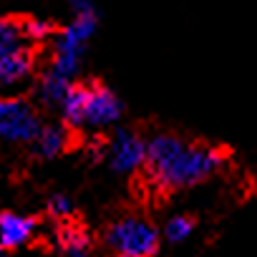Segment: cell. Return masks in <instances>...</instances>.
Masks as SVG:
<instances>
[{
  "label": "cell",
  "instance_id": "1",
  "mask_svg": "<svg viewBox=\"0 0 257 257\" xmlns=\"http://www.w3.org/2000/svg\"><path fill=\"white\" fill-rule=\"evenodd\" d=\"M224 154L207 144H192L174 134H157L147 142V167L164 189H187L212 177Z\"/></svg>",
  "mask_w": 257,
  "mask_h": 257
},
{
  "label": "cell",
  "instance_id": "2",
  "mask_svg": "<svg viewBox=\"0 0 257 257\" xmlns=\"http://www.w3.org/2000/svg\"><path fill=\"white\" fill-rule=\"evenodd\" d=\"M73 8V21L56 36L53 41V61H51V73L73 81V76L81 68V58H83V48L88 43V38L96 31V11L91 0H71Z\"/></svg>",
  "mask_w": 257,
  "mask_h": 257
},
{
  "label": "cell",
  "instance_id": "3",
  "mask_svg": "<svg viewBox=\"0 0 257 257\" xmlns=\"http://www.w3.org/2000/svg\"><path fill=\"white\" fill-rule=\"evenodd\" d=\"M63 118L71 126H91V128H106L118 121L121 116V101L98 83H81L71 86L66 98L61 101Z\"/></svg>",
  "mask_w": 257,
  "mask_h": 257
},
{
  "label": "cell",
  "instance_id": "4",
  "mask_svg": "<svg viewBox=\"0 0 257 257\" xmlns=\"http://www.w3.org/2000/svg\"><path fill=\"white\" fill-rule=\"evenodd\" d=\"M106 244L116 257H157L159 232L144 217H121L106 229Z\"/></svg>",
  "mask_w": 257,
  "mask_h": 257
},
{
  "label": "cell",
  "instance_id": "5",
  "mask_svg": "<svg viewBox=\"0 0 257 257\" xmlns=\"http://www.w3.org/2000/svg\"><path fill=\"white\" fill-rule=\"evenodd\" d=\"M41 132L36 108L16 96L0 98V139L6 142H33Z\"/></svg>",
  "mask_w": 257,
  "mask_h": 257
},
{
  "label": "cell",
  "instance_id": "6",
  "mask_svg": "<svg viewBox=\"0 0 257 257\" xmlns=\"http://www.w3.org/2000/svg\"><path fill=\"white\" fill-rule=\"evenodd\" d=\"M106 157L116 172H137L147 162V142L128 128H118L106 147Z\"/></svg>",
  "mask_w": 257,
  "mask_h": 257
},
{
  "label": "cell",
  "instance_id": "7",
  "mask_svg": "<svg viewBox=\"0 0 257 257\" xmlns=\"http://www.w3.org/2000/svg\"><path fill=\"white\" fill-rule=\"evenodd\" d=\"M36 234V219L18 214V212H3L0 214V249H16L33 239Z\"/></svg>",
  "mask_w": 257,
  "mask_h": 257
},
{
  "label": "cell",
  "instance_id": "8",
  "mask_svg": "<svg viewBox=\"0 0 257 257\" xmlns=\"http://www.w3.org/2000/svg\"><path fill=\"white\" fill-rule=\"evenodd\" d=\"M31 71H33V53L28 48L3 58L0 61V88L21 86L23 81H28Z\"/></svg>",
  "mask_w": 257,
  "mask_h": 257
},
{
  "label": "cell",
  "instance_id": "9",
  "mask_svg": "<svg viewBox=\"0 0 257 257\" xmlns=\"http://www.w3.org/2000/svg\"><path fill=\"white\" fill-rule=\"evenodd\" d=\"M66 147H68V134H66V128L58 126V123L41 126V132H38L36 139H33V149H36V154L43 157V159L58 157L61 152H66Z\"/></svg>",
  "mask_w": 257,
  "mask_h": 257
},
{
  "label": "cell",
  "instance_id": "10",
  "mask_svg": "<svg viewBox=\"0 0 257 257\" xmlns=\"http://www.w3.org/2000/svg\"><path fill=\"white\" fill-rule=\"evenodd\" d=\"M26 48H28V43H26L21 21L0 18V61L18 53V51H26Z\"/></svg>",
  "mask_w": 257,
  "mask_h": 257
},
{
  "label": "cell",
  "instance_id": "11",
  "mask_svg": "<svg viewBox=\"0 0 257 257\" xmlns=\"http://www.w3.org/2000/svg\"><path fill=\"white\" fill-rule=\"evenodd\" d=\"M58 244L66 257H88L91 254V237L83 227H63L58 232Z\"/></svg>",
  "mask_w": 257,
  "mask_h": 257
},
{
  "label": "cell",
  "instance_id": "12",
  "mask_svg": "<svg viewBox=\"0 0 257 257\" xmlns=\"http://www.w3.org/2000/svg\"><path fill=\"white\" fill-rule=\"evenodd\" d=\"M71 86H73L71 81H66V78H61V76L46 71L43 78H41V88H38V93H41L43 103H48V106H61V101L66 98V93H68Z\"/></svg>",
  "mask_w": 257,
  "mask_h": 257
},
{
  "label": "cell",
  "instance_id": "13",
  "mask_svg": "<svg viewBox=\"0 0 257 257\" xmlns=\"http://www.w3.org/2000/svg\"><path fill=\"white\" fill-rule=\"evenodd\" d=\"M192 232H194V219L192 217H184V214H177V217H172L164 224V234L172 242H184V239L192 237Z\"/></svg>",
  "mask_w": 257,
  "mask_h": 257
},
{
  "label": "cell",
  "instance_id": "14",
  "mask_svg": "<svg viewBox=\"0 0 257 257\" xmlns=\"http://www.w3.org/2000/svg\"><path fill=\"white\" fill-rule=\"evenodd\" d=\"M23 26V36H26V43H43L46 38H51L53 33V26L48 21H41V18H28V21H21Z\"/></svg>",
  "mask_w": 257,
  "mask_h": 257
},
{
  "label": "cell",
  "instance_id": "15",
  "mask_svg": "<svg viewBox=\"0 0 257 257\" xmlns=\"http://www.w3.org/2000/svg\"><path fill=\"white\" fill-rule=\"evenodd\" d=\"M48 212H51L53 217H58V219H66V217L73 212V202H71L66 194H53V197L48 199Z\"/></svg>",
  "mask_w": 257,
  "mask_h": 257
}]
</instances>
